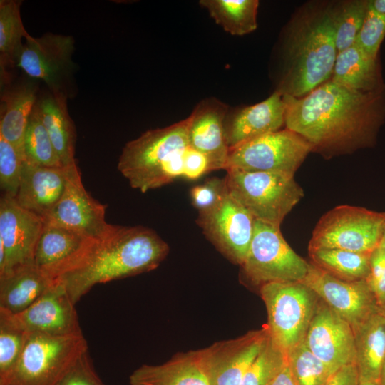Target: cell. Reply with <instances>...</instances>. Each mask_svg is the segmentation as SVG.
<instances>
[{
  "mask_svg": "<svg viewBox=\"0 0 385 385\" xmlns=\"http://www.w3.org/2000/svg\"><path fill=\"white\" fill-rule=\"evenodd\" d=\"M283 98L286 128L303 137L313 150L369 145L385 118V86L362 93L329 79L301 98Z\"/></svg>",
  "mask_w": 385,
  "mask_h": 385,
  "instance_id": "6da1fadb",
  "label": "cell"
},
{
  "mask_svg": "<svg viewBox=\"0 0 385 385\" xmlns=\"http://www.w3.org/2000/svg\"><path fill=\"white\" fill-rule=\"evenodd\" d=\"M169 252V246L154 230L138 226L112 225L94 240L80 262L56 281L76 304L98 284L153 270Z\"/></svg>",
  "mask_w": 385,
  "mask_h": 385,
  "instance_id": "7a4b0ae2",
  "label": "cell"
},
{
  "mask_svg": "<svg viewBox=\"0 0 385 385\" xmlns=\"http://www.w3.org/2000/svg\"><path fill=\"white\" fill-rule=\"evenodd\" d=\"M337 53L330 4L304 9L289 28L277 90L294 98L307 95L330 79Z\"/></svg>",
  "mask_w": 385,
  "mask_h": 385,
  "instance_id": "3957f363",
  "label": "cell"
},
{
  "mask_svg": "<svg viewBox=\"0 0 385 385\" xmlns=\"http://www.w3.org/2000/svg\"><path fill=\"white\" fill-rule=\"evenodd\" d=\"M188 126V117L165 128L148 130L125 144L118 170L133 188L145 192L183 178Z\"/></svg>",
  "mask_w": 385,
  "mask_h": 385,
  "instance_id": "277c9868",
  "label": "cell"
},
{
  "mask_svg": "<svg viewBox=\"0 0 385 385\" xmlns=\"http://www.w3.org/2000/svg\"><path fill=\"white\" fill-rule=\"evenodd\" d=\"M228 193L255 218L280 227L304 196L294 175L227 169Z\"/></svg>",
  "mask_w": 385,
  "mask_h": 385,
  "instance_id": "5b68a950",
  "label": "cell"
},
{
  "mask_svg": "<svg viewBox=\"0 0 385 385\" xmlns=\"http://www.w3.org/2000/svg\"><path fill=\"white\" fill-rule=\"evenodd\" d=\"M260 293L267 312L265 326L270 338L287 354L304 342L319 297L302 282L265 284Z\"/></svg>",
  "mask_w": 385,
  "mask_h": 385,
  "instance_id": "8992f818",
  "label": "cell"
},
{
  "mask_svg": "<svg viewBox=\"0 0 385 385\" xmlns=\"http://www.w3.org/2000/svg\"><path fill=\"white\" fill-rule=\"evenodd\" d=\"M88 349L83 333L52 336L27 332L21 353L6 385H53Z\"/></svg>",
  "mask_w": 385,
  "mask_h": 385,
  "instance_id": "52a82bcc",
  "label": "cell"
},
{
  "mask_svg": "<svg viewBox=\"0 0 385 385\" xmlns=\"http://www.w3.org/2000/svg\"><path fill=\"white\" fill-rule=\"evenodd\" d=\"M385 229V212L339 205L318 221L308 250L329 248L371 254L379 246Z\"/></svg>",
  "mask_w": 385,
  "mask_h": 385,
  "instance_id": "ba28073f",
  "label": "cell"
},
{
  "mask_svg": "<svg viewBox=\"0 0 385 385\" xmlns=\"http://www.w3.org/2000/svg\"><path fill=\"white\" fill-rule=\"evenodd\" d=\"M309 265L286 242L280 227L255 220L252 239L240 265L250 282L260 287L271 282H302Z\"/></svg>",
  "mask_w": 385,
  "mask_h": 385,
  "instance_id": "9c48e42d",
  "label": "cell"
},
{
  "mask_svg": "<svg viewBox=\"0 0 385 385\" xmlns=\"http://www.w3.org/2000/svg\"><path fill=\"white\" fill-rule=\"evenodd\" d=\"M312 145L287 128L260 136L230 150L226 168L294 175Z\"/></svg>",
  "mask_w": 385,
  "mask_h": 385,
  "instance_id": "30bf717a",
  "label": "cell"
},
{
  "mask_svg": "<svg viewBox=\"0 0 385 385\" xmlns=\"http://www.w3.org/2000/svg\"><path fill=\"white\" fill-rule=\"evenodd\" d=\"M24 41L16 67L28 77L42 81L53 93L68 97L76 67L73 38L46 33L40 37L29 35Z\"/></svg>",
  "mask_w": 385,
  "mask_h": 385,
  "instance_id": "8fae6325",
  "label": "cell"
},
{
  "mask_svg": "<svg viewBox=\"0 0 385 385\" xmlns=\"http://www.w3.org/2000/svg\"><path fill=\"white\" fill-rule=\"evenodd\" d=\"M43 219L2 194L0 198V278L33 263Z\"/></svg>",
  "mask_w": 385,
  "mask_h": 385,
  "instance_id": "7c38bea8",
  "label": "cell"
},
{
  "mask_svg": "<svg viewBox=\"0 0 385 385\" xmlns=\"http://www.w3.org/2000/svg\"><path fill=\"white\" fill-rule=\"evenodd\" d=\"M106 205L91 197L84 188L76 161L67 166L63 195L43 222L98 240L107 234L113 225L106 220Z\"/></svg>",
  "mask_w": 385,
  "mask_h": 385,
  "instance_id": "4fadbf2b",
  "label": "cell"
},
{
  "mask_svg": "<svg viewBox=\"0 0 385 385\" xmlns=\"http://www.w3.org/2000/svg\"><path fill=\"white\" fill-rule=\"evenodd\" d=\"M255 220L227 192L217 205L199 213L197 222L206 237L225 257L241 265L252 239Z\"/></svg>",
  "mask_w": 385,
  "mask_h": 385,
  "instance_id": "5bb4252c",
  "label": "cell"
},
{
  "mask_svg": "<svg viewBox=\"0 0 385 385\" xmlns=\"http://www.w3.org/2000/svg\"><path fill=\"white\" fill-rule=\"evenodd\" d=\"M333 311L348 322L353 329L380 309L366 279L349 282L337 279L309 262L302 281Z\"/></svg>",
  "mask_w": 385,
  "mask_h": 385,
  "instance_id": "9a60e30c",
  "label": "cell"
},
{
  "mask_svg": "<svg viewBox=\"0 0 385 385\" xmlns=\"http://www.w3.org/2000/svg\"><path fill=\"white\" fill-rule=\"evenodd\" d=\"M304 342L332 373L356 363L352 327L320 298Z\"/></svg>",
  "mask_w": 385,
  "mask_h": 385,
  "instance_id": "2e32d148",
  "label": "cell"
},
{
  "mask_svg": "<svg viewBox=\"0 0 385 385\" xmlns=\"http://www.w3.org/2000/svg\"><path fill=\"white\" fill-rule=\"evenodd\" d=\"M269 337L264 326L235 339L217 342L202 349L210 385H240Z\"/></svg>",
  "mask_w": 385,
  "mask_h": 385,
  "instance_id": "e0dca14e",
  "label": "cell"
},
{
  "mask_svg": "<svg viewBox=\"0 0 385 385\" xmlns=\"http://www.w3.org/2000/svg\"><path fill=\"white\" fill-rule=\"evenodd\" d=\"M75 305L63 285L54 282L29 308L18 314L10 315L26 332L52 336L78 334L83 332Z\"/></svg>",
  "mask_w": 385,
  "mask_h": 385,
  "instance_id": "ac0fdd59",
  "label": "cell"
},
{
  "mask_svg": "<svg viewBox=\"0 0 385 385\" xmlns=\"http://www.w3.org/2000/svg\"><path fill=\"white\" fill-rule=\"evenodd\" d=\"M94 240L67 228L44 223L34 250L33 264L54 282L80 262Z\"/></svg>",
  "mask_w": 385,
  "mask_h": 385,
  "instance_id": "d6986e66",
  "label": "cell"
},
{
  "mask_svg": "<svg viewBox=\"0 0 385 385\" xmlns=\"http://www.w3.org/2000/svg\"><path fill=\"white\" fill-rule=\"evenodd\" d=\"M227 112L225 104L215 98L201 101L189 118V145L208 159L211 170L226 168L230 149L225 133Z\"/></svg>",
  "mask_w": 385,
  "mask_h": 385,
  "instance_id": "ffe728a7",
  "label": "cell"
},
{
  "mask_svg": "<svg viewBox=\"0 0 385 385\" xmlns=\"http://www.w3.org/2000/svg\"><path fill=\"white\" fill-rule=\"evenodd\" d=\"M285 110L283 94L277 90L265 101L243 107L226 117L225 133L230 150L279 130L285 125Z\"/></svg>",
  "mask_w": 385,
  "mask_h": 385,
  "instance_id": "44dd1931",
  "label": "cell"
},
{
  "mask_svg": "<svg viewBox=\"0 0 385 385\" xmlns=\"http://www.w3.org/2000/svg\"><path fill=\"white\" fill-rule=\"evenodd\" d=\"M38 81L26 76L1 85L0 135L14 146L24 161V139L38 97Z\"/></svg>",
  "mask_w": 385,
  "mask_h": 385,
  "instance_id": "7402d4cb",
  "label": "cell"
},
{
  "mask_svg": "<svg viewBox=\"0 0 385 385\" xmlns=\"http://www.w3.org/2000/svg\"><path fill=\"white\" fill-rule=\"evenodd\" d=\"M67 178L66 167H47L23 162L18 192L20 206L43 220L61 197Z\"/></svg>",
  "mask_w": 385,
  "mask_h": 385,
  "instance_id": "603a6c76",
  "label": "cell"
},
{
  "mask_svg": "<svg viewBox=\"0 0 385 385\" xmlns=\"http://www.w3.org/2000/svg\"><path fill=\"white\" fill-rule=\"evenodd\" d=\"M129 384L210 385L201 349L178 353L162 364H143L130 375Z\"/></svg>",
  "mask_w": 385,
  "mask_h": 385,
  "instance_id": "cb8c5ba5",
  "label": "cell"
},
{
  "mask_svg": "<svg viewBox=\"0 0 385 385\" xmlns=\"http://www.w3.org/2000/svg\"><path fill=\"white\" fill-rule=\"evenodd\" d=\"M64 94H55L48 90L39 94L36 108L63 166H68L74 158L76 128L67 108Z\"/></svg>",
  "mask_w": 385,
  "mask_h": 385,
  "instance_id": "d4e9b609",
  "label": "cell"
},
{
  "mask_svg": "<svg viewBox=\"0 0 385 385\" xmlns=\"http://www.w3.org/2000/svg\"><path fill=\"white\" fill-rule=\"evenodd\" d=\"M54 283L34 264L0 278V311L18 314L34 304Z\"/></svg>",
  "mask_w": 385,
  "mask_h": 385,
  "instance_id": "484cf974",
  "label": "cell"
},
{
  "mask_svg": "<svg viewBox=\"0 0 385 385\" xmlns=\"http://www.w3.org/2000/svg\"><path fill=\"white\" fill-rule=\"evenodd\" d=\"M360 381L379 382L385 356V316L381 309L354 329Z\"/></svg>",
  "mask_w": 385,
  "mask_h": 385,
  "instance_id": "4316f807",
  "label": "cell"
},
{
  "mask_svg": "<svg viewBox=\"0 0 385 385\" xmlns=\"http://www.w3.org/2000/svg\"><path fill=\"white\" fill-rule=\"evenodd\" d=\"M330 80L362 93L376 91L385 86L377 58L368 56L355 43L337 53Z\"/></svg>",
  "mask_w": 385,
  "mask_h": 385,
  "instance_id": "83f0119b",
  "label": "cell"
},
{
  "mask_svg": "<svg viewBox=\"0 0 385 385\" xmlns=\"http://www.w3.org/2000/svg\"><path fill=\"white\" fill-rule=\"evenodd\" d=\"M18 0L0 1V73L1 83L11 80L8 70L16 66L24 43L29 35L21 17Z\"/></svg>",
  "mask_w": 385,
  "mask_h": 385,
  "instance_id": "f1b7e54d",
  "label": "cell"
},
{
  "mask_svg": "<svg viewBox=\"0 0 385 385\" xmlns=\"http://www.w3.org/2000/svg\"><path fill=\"white\" fill-rule=\"evenodd\" d=\"M309 250L310 262L329 274L344 281L366 279L370 273L371 254L339 249Z\"/></svg>",
  "mask_w": 385,
  "mask_h": 385,
  "instance_id": "f546056e",
  "label": "cell"
},
{
  "mask_svg": "<svg viewBox=\"0 0 385 385\" xmlns=\"http://www.w3.org/2000/svg\"><path fill=\"white\" fill-rule=\"evenodd\" d=\"M199 4L232 35L242 36L257 29V0H201Z\"/></svg>",
  "mask_w": 385,
  "mask_h": 385,
  "instance_id": "4dcf8cb0",
  "label": "cell"
},
{
  "mask_svg": "<svg viewBox=\"0 0 385 385\" xmlns=\"http://www.w3.org/2000/svg\"><path fill=\"white\" fill-rule=\"evenodd\" d=\"M369 1L353 0L330 5L337 53L354 44L366 17Z\"/></svg>",
  "mask_w": 385,
  "mask_h": 385,
  "instance_id": "1f68e13d",
  "label": "cell"
},
{
  "mask_svg": "<svg viewBox=\"0 0 385 385\" xmlns=\"http://www.w3.org/2000/svg\"><path fill=\"white\" fill-rule=\"evenodd\" d=\"M24 161L42 166L64 167L40 118L36 105L34 108L26 127L24 139Z\"/></svg>",
  "mask_w": 385,
  "mask_h": 385,
  "instance_id": "d6a6232c",
  "label": "cell"
},
{
  "mask_svg": "<svg viewBox=\"0 0 385 385\" xmlns=\"http://www.w3.org/2000/svg\"><path fill=\"white\" fill-rule=\"evenodd\" d=\"M287 359L298 385H325L333 374L304 342L289 350Z\"/></svg>",
  "mask_w": 385,
  "mask_h": 385,
  "instance_id": "836d02e7",
  "label": "cell"
},
{
  "mask_svg": "<svg viewBox=\"0 0 385 385\" xmlns=\"http://www.w3.org/2000/svg\"><path fill=\"white\" fill-rule=\"evenodd\" d=\"M26 332L0 311V385L8 382L21 353Z\"/></svg>",
  "mask_w": 385,
  "mask_h": 385,
  "instance_id": "e575fe53",
  "label": "cell"
},
{
  "mask_svg": "<svg viewBox=\"0 0 385 385\" xmlns=\"http://www.w3.org/2000/svg\"><path fill=\"white\" fill-rule=\"evenodd\" d=\"M287 361V354L270 338L249 369L240 385H271Z\"/></svg>",
  "mask_w": 385,
  "mask_h": 385,
  "instance_id": "d590c367",
  "label": "cell"
},
{
  "mask_svg": "<svg viewBox=\"0 0 385 385\" xmlns=\"http://www.w3.org/2000/svg\"><path fill=\"white\" fill-rule=\"evenodd\" d=\"M23 162L14 146L0 135V188L2 194L16 197Z\"/></svg>",
  "mask_w": 385,
  "mask_h": 385,
  "instance_id": "8d00e7d4",
  "label": "cell"
},
{
  "mask_svg": "<svg viewBox=\"0 0 385 385\" xmlns=\"http://www.w3.org/2000/svg\"><path fill=\"white\" fill-rule=\"evenodd\" d=\"M385 37V15L376 12L369 5L362 26L354 43L368 56L377 58L378 51Z\"/></svg>",
  "mask_w": 385,
  "mask_h": 385,
  "instance_id": "74e56055",
  "label": "cell"
},
{
  "mask_svg": "<svg viewBox=\"0 0 385 385\" xmlns=\"http://www.w3.org/2000/svg\"><path fill=\"white\" fill-rule=\"evenodd\" d=\"M227 193L224 178H211L203 183L192 187L190 190L191 202L199 213L215 207Z\"/></svg>",
  "mask_w": 385,
  "mask_h": 385,
  "instance_id": "f35d334b",
  "label": "cell"
},
{
  "mask_svg": "<svg viewBox=\"0 0 385 385\" xmlns=\"http://www.w3.org/2000/svg\"><path fill=\"white\" fill-rule=\"evenodd\" d=\"M53 385H105L96 374L88 354L82 353Z\"/></svg>",
  "mask_w": 385,
  "mask_h": 385,
  "instance_id": "ab89813d",
  "label": "cell"
},
{
  "mask_svg": "<svg viewBox=\"0 0 385 385\" xmlns=\"http://www.w3.org/2000/svg\"><path fill=\"white\" fill-rule=\"evenodd\" d=\"M367 282L380 307L385 302V253L379 247L371 254Z\"/></svg>",
  "mask_w": 385,
  "mask_h": 385,
  "instance_id": "60d3db41",
  "label": "cell"
},
{
  "mask_svg": "<svg viewBox=\"0 0 385 385\" xmlns=\"http://www.w3.org/2000/svg\"><path fill=\"white\" fill-rule=\"evenodd\" d=\"M210 171L211 168L206 156L189 145L184 155L183 178L194 180Z\"/></svg>",
  "mask_w": 385,
  "mask_h": 385,
  "instance_id": "b9f144b4",
  "label": "cell"
},
{
  "mask_svg": "<svg viewBox=\"0 0 385 385\" xmlns=\"http://www.w3.org/2000/svg\"><path fill=\"white\" fill-rule=\"evenodd\" d=\"M325 385H360L355 364L344 366L334 372Z\"/></svg>",
  "mask_w": 385,
  "mask_h": 385,
  "instance_id": "7bdbcfd3",
  "label": "cell"
},
{
  "mask_svg": "<svg viewBox=\"0 0 385 385\" xmlns=\"http://www.w3.org/2000/svg\"><path fill=\"white\" fill-rule=\"evenodd\" d=\"M271 385H298L287 363V359Z\"/></svg>",
  "mask_w": 385,
  "mask_h": 385,
  "instance_id": "ee69618b",
  "label": "cell"
},
{
  "mask_svg": "<svg viewBox=\"0 0 385 385\" xmlns=\"http://www.w3.org/2000/svg\"><path fill=\"white\" fill-rule=\"evenodd\" d=\"M369 5L378 14L385 15V0H371Z\"/></svg>",
  "mask_w": 385,
  "mask_h": 385,
  "instance_id": "f6af8a7d",
  "label": "cell"
},
{
  "mask_svg": "<svg viewBox=\"0 0 385 385\" xmlns=\"http://www.w3.org/2000/svg\"><path fill=\"white\" fill-rule=\"evenodd\" d=\"M379 382L382 385H385V356H384V361H383V363H382Z\"/></svg>",
  "mask_w": 385,
  "mask_h": 385,
  "instance_id": "bcb514c9",
  "label": "cell"
},
{
  "mask_svg": "<svg viewBox=\"0 0 385 385\" xmlns=\"http://www.w3.org/2000/svg\"><path fill=\"white\" fill-rule=\"evenodd\" d=\"M379 247L385 253V229H384V233H383V235H382V237H381V242H380V244H379Z\"/></svg>",
  "mask_w": 385,
  "mask_h": 385,
  "instance_id": "7dc6e473",
  "label": "cell"
},
{
  "mask_svg": "<svg viewBox=\"0 0 385 385\" xmlns=\"http://www.w3.org/2000/svg\"><path fill=\"white\" fill-rule=\"evenodd\" d=\"M360 385H382L380 382L360 381Z\"/></svg>",
  "mask_w": 385,
  "mask_h": 385,
  "instance_id": "c3c4849f",
  "label": "cell"
},
{
  "mask_svg": "<svg viewBox=\"0 0 385 385\" xmlns=\"http://www.w3.org/2000/svg\"><path fill=\"white\" fill-rule=\"evenodd\" d=\"M380 309L385 316V302L382 305L380 306Z\"/></svg>",
  "mask_w": 385,
  "mask_h": 385,
  "instance_id": "681fc988",
  "label": "cell"
}]
</instances>
